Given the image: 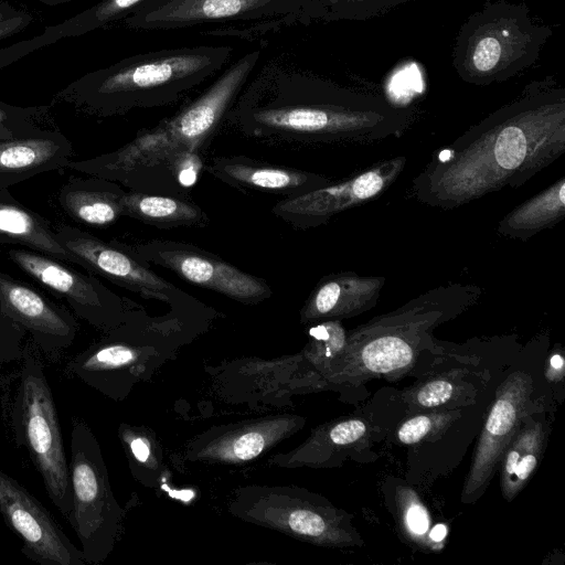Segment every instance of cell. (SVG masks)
Returning a JSON list of instances; mask_svg holds the SVG:
<instances>
[{"label":"cell","mask_w":565,"mask_h":565,"mask_svg":"<svg viewBox=\"0 0 565 565\" xmlns=\"http://www.w3.org/2000/svg\"><path fill=\"white\" fill-rule=\"evenodd\" d=\"M250 51L228 67L196 98L172 117L138 134L124 147L67 168L116 182L129 191L191 199L190 189L228 109L260 58Z\"/></svg>","instance_id":"3"},{"label":"cell","mask_w":565,"mask_h":565,"mask_svg":"<svg viewBox=\"0 0 565 565\" xmlns=\"http://www.w3.org/2000/svg\"><path fill=\"white\" fill-rule=\"evenodd\" d=\"M68 471L72 508L67 520L82 544L84 561L97 562L111 542L114 510L97 441L83 422H73Z\"/></svg>","instance_id":"7"},{"label":"cell","mask_w":565,"mask_h":565,"mask_svg":"<svg viewBox=\"0 0 565 565\" xmlns=\"http://www.w3.org/2000/svg\"><path fill=\"white\" fill-rule=\"evenodd\" d=\"M401 498L404 522L407 531L414 537H425L430 525V518L426 508L409 489L403 490Z\"/></svg>","instance_id":"25"},{"label":"cell","mask_w":565,"mask_h":565,"mask_svg":"<svg viewBox=\"0 0 565 565\" xmlns=\"http://www.w3.org/2000/svg\"><path fill=\"white\" fill-rule=\"evenodd\" d=\"M56 239L82 267L95 271L114 284L168 303L171 308H194L200 302L174 284L157 275L150 265L134 255L124 243L105 242L70 225L53 230Z\"/></svg>","instance_id":"8"},{"label":"cell","mask_w":565,"mask_h":565,"mask_svg":"<svg viewBox=\"0 0 565 565\" xmlns=\"http://www.w3.org/2000/svg\"><path fill=\"white\" fill-rule=\"evenodd\" d=\"M122 216L158 228L205 227L207 213L191 199L126 191L121 199Z\"/></svg>","instance_id":"21"},{"label":"cell","mask_w":565,"mask_h":565,"mask_svg":"<svg viewBox=\"0 0 565 565\" xmlns=\"http://www.w3.org/2000/svg\"><path fill=\"white\" fill-rule=\"evenodd\" d=\"M142 262L167 268L181 279L216 291L246 305H256L271 297L270 286L217 255L193 244L171 239H152L126 244Z\"/></svg>","instance_id":"9"},{"label":"cell","mask_w":565,"mask_h":565,"mask_svg":"<svg viewBox=\"0 0 565 565\" xmlns=\"http://www.w3.org/2000/svg\"><path fill=\"white\" fill-rule=\"evenodd\" d=\"M454 386L446 380L426 383L416 393V401L423 407H436L445 404L452 395Z\"/></svg>","instance_id":"31"},{"label":"cell","mask_w":565,"mask_h":565,"mask_svg":"<svg viewBox=\"0 0 565 565\" xmlns=\"http://www.w3.org/2000/svg\"><path fill=\"white\" fill-rule=\"evenodd\" d=\"M405 166L404 156L376 162L344 181L279 200L271 213L295 228L320 226L334 215L380 196L395 182Z\"/></svg>","instance_id":"11"},{"label":"cell","mask_w":565,"mask_h":565,"mask_svg":"<svg viewBox=\"0 0 565 565\" xmlns=\"http://www.w3.org/2000/svg\"><path fill=\"white\" fill-rule=\"evenodd\" d=\"M43 131L45 130L38 129L18 115L0 108V141L29 137Z\"/></svg>","instance_id":"29"},{"label":"cell","mask_w":565,"mask_h":565,"mask_svg":"<svg viewBox=\"0 0 565 565\" xmlns=\"http://www.w3.org/2000/svg\"><path fill=\"white\" fill-rule=\"evenodd\" d=\"M413 117L382 95L268 63L244 86L225 121L271 143L365 145L399 135Z\"/></svg>","instance_id":"2"},{"label":"cell","mask_w":565,"mask_h":565,"mask_svg":"<svg viewBox=\"0 0 565 565\" xmlns=\"http://www.w3.org/2000/svg\"><path fill=\"white\" fill-rule=\"evenodd\" d=\"M9 258L23 271L61 295L82 319L97 327L120 322L127 300L98 279L66 267L60 260L40 253L10 249Z\"/></svg>","instance_id":"13"},{"label":"cell","mask_w":565,"mask_h":565,"mask_svg":"<svg viewBox=\"0 0 565 565\" xmlns=\"http://www.w3.org/2000/svg\"><path fill=\"white\" fill-rule=\"evenodd\" d=\"M125 193L120 184L103 178L72 179L62 186L58 201L76 222L104 227L122 216Z\"/></svg>","instance_id":"19"},{"label":"cell","mask_w":565,"mask_h":565,"mask_svg":"<svg viewBox=\"0 0 565 565\" xmlns=\"http://www.w3.org/2000/svg\"><path fill=\"white\" fill-rule=\"evenodd\" d=\"M413 0H309L298 15V23L313 21H365L382 17Z\"/></svg>","instance_id":"24"},{"label":"cell","mask_w":565,"mask_h":565,"mask_svg":"<svg viewBox=\"0 0 565 565\" xmlns=\"http://www.w3.org/2000/svg\"><path fill=\"white\" fill-rule=\"evenodd\" d=\"M531 392L532 381L521 372L511 374L499 387L465 483L463 501L478 494L489 482L505 449L520 429Z\"/></svg>","instance_id":"14"},{"label":"cell","mask_w":565,"mask_h":565,"mask_svg":"<svg viewBox=\"0 0 565 565\" xmlns=\"http://www.w3.org/2000/svg\"><path fill=\"white\" fill-rule=\"evenodd\" d=\"M564 151L565 89L546 78L434 154L413 191L426 205L455 209L522 185Z\"/></svg>","instance_id":"1"},{"label":"cell","mask_w":565,"mask_h":565,"mask_svg":"<svg viewBox=\"0 0 565 565\" xmlns=\"http://www.w3.org/2000/svg\"><path fill=\"white\" fill-rule=\"evenodd\" d=\"M550 365H551V369L554 371V372H559L561 374H563V370H564V359L562 358V355L559 354H554L551 360H550Z\"/></svg>","instance_id":"35"},{"label":"cell","mask_w":565,"mask_h":565,"mask_svg":"<svg viewBox=\"0 0 565 565\" xmlns=\"http://www.w3.org/2000/svg\"><path fill=\"white\" fill-rule=\"evenodd\" d=\"M447 534V527L444 524H436L429 532L433 542H441Z\"/></svg>","instance_id":"34"},{"label":"cell","mask_w":565,"mask_h":565,"mask_svg":"<svg viewBox=\"0 0 565 565\" xmlns=\"http://www.w3.org/2000/svg\"><path fill=\"white\" fill-rule=\"evenodd\" d=\"M130 448L138 460L146 461L148 459L149 449L148 446L141 439H134L130 444Z\"/></svg>","instance_id":"33"},{"label":"cell","mask_w":565,"mask_h":565,"mask_svg":"<svg viewBox=\"0 0 565 565\" xmlns=\"http://www.w3.org/2000/svg\"><path fill=\"white\" fill-rule=\"evenodd\" d=\"M543 427L529 423L520 428L502 456L501 489L512 500L526 484L540 460L543 445Z\"/></svg>","instance_id":"23"},{"label":"cell","mask_w":565,"mask_h":565,"mask_svg":"<svg viewBox=\"0 0 565 565\" xmlns=\"http://www.w3.org/2000/svg\"><path fill=\"white\" fill-rule=\"evenodd\" d=\"M0 306L46 353L66 349L75 339L76 323L68 312L2 273Z\"/></svg>","instance_id":"15"},{"label":"cell","mask_w":565,"mask_h":565,"mask_svg":"<svg viewBox=\"0 0 565 565\" xmlns=\"http://www.w3.org/2000/svg\"><path fill=\"white\" fill-rule=\"evenodd\" d=\"M0 515L22 539L21 552L41 565H83L75 547L49 510L21 483L0 469Z\"/></svg>","instance_id":"12"},{"label":"cell","mask_w":565,"mask_h":565,"mask_svg":"<svg viewBox=\"0 0 565 565\" xmlns=\"http://www.w3.org/2000/svg\"><path fill=\"white\" fill-rule=\"evenodd\" d=\"M366 433L365 424L360 419H347L334 425L329 437L335 445H350L361 439Z\"/></svg>","instance_id":"32"},{"label":"cell","mask_w":565,"mask_h":565,"mask_svg":"<svg viewBox=\"0 0 565 565\" xmlns=\"http://www.w3.org/2000/svg\"><path fill=\"white\" fill-rule=\"evenodd\" d=\"M206 172L241 191L281 195L284 199L306 194L332 181L319 173L271 164L245 156L213 157Z\"/></svg>","instance_id":"16"},{"label":"cell","mask_w":565,"mask_h":565,"mask_svg":"<svg viewBox=\"0 0 565 565\" xmlns=\"http://www.w3.org/2000/svg\"><path fill=\"white\" fill-rule=\"evenodd\" d=\"M0 244H21L60 262L79 265L49 224L19 203L9 189H0Z\"/></svg>","instance_id":"20"},{"label":"cell","mask_w":565,"mask_h":565,"mask_svg":"<svg viewBox=\"0 0 565 565\" xmlns=\"http://www.w3.org/2000/svg\"><path fill=\"white\" fill-rule=\"evenodd\" d=\"M565 216V178L511 210L498 224L504 237L527 241L539 232L558 224Z\"/></svg>","instance_id":"22"},{"label":"cell","mask_w":565,"mask_h":565,"mask_svg":"<svg viewBox=\"0 0 565 565\" xmlns=\"http://www.w3.org/2000/svg\"><path fill=\"white\" fill-rule=\"evenodd\" d=\"M309 0H151L125 19L138 30H174L206 23L265 21L298 15Z\"/></svg>","instance_id":"10"},{"label":"cell","mask_w":565,"mask_h":565,"mask_svg":"<svg viewBox=\"0 0 565 565\" xmlns=\"http://www.w3.org/2000/svg\"><path fill=\"white\" fill-rule=\"evenodd\" d=\"M151 0H103L89 15V25L100 26L127 18Z\"/></svg>","instance_id":"26"},{"label":"cell","mask_w":565,"mask_h":565,"mask_svg":"<svg viewBox=\"0 0 565 565\" xmlns=\"http://www.w3.org/2000/svg\"><path fill=\"white\" fill-rule=\"evenodd\" d=\"M437 422L428 415L415 416L401 425L397 430L398 440L405 445L416 444L435 428Z\"/></svg>","instance_id":"30"},{"label":"cell","mask_w":565,"mask_h":565,"mask_svg":"<svg viewBox=\"0 0 565 565\" xmlns=\"http://www.w3.org/2000/svg\"><path fill=\"white\" fill-rule=\"evenodd\" d=\"M12 407L17 443L40 472L50 500L67 519L72 508L68 462L51 387L41 361L24 350Z\"/></svg>","instance_id":"6"},{"label":"cell","mask_w":565,"mask_h":565,"mask_svg":"<svg viewBox=\"0 0 565 565\" xmlns=\"http://www.w3.org/2000/svg\"><path fill=\"white\" fill-rule=\"evenodd\" d=\"M71 142L57 131L0 141V189L67 167Z\"/></svg>","instance_id":"18"},{"label":"cell","mask_w":565,"mask_h":565,"mask_svg":"<svg viewBox=\"0 0 565 565\" xmlns=\"http://www.w3.org/2000/svg\"><path fill=\"white\" fill-rule=\"evenodd\" d=\"M385 284L384 277L359 276L341 271L322 277L301 309V320L345 318L375 306Z\"/></svg>","instance_id":"17"},{"label":"cell","mask_w":565,"mask_h":565,"mask_svg":"<svg viewBox=\"0 0 565 565\" xmlns=\"http://www.w3.org/2000/svg\"><path fill=\"white\" fill-rule=\"evenodd\" d=\"M231 54L230 46L199 45L134 55L94 78L88 103L106 116L175 103L222 70Z\"/></svg>","instance_id":"4"},{"label":"cell","mask_w":565,"mask_h":565,"mask_svg":"<svg viewBox=\"0 0 565 565\" xmlns=\"http://www.w3.org/2000/svg\"><path fill=\"white\" fill-rule=\"evenodd\" d=\"M288 526L297 534L311 539H326L329 531L326 520L320 514L308 510L291 512Z\"/></svg>","instance_id":"27"},{"label":"cell","mask_w":565,"mask_h":565,"mask_svg":"<svg viewBox=\"0 0 565 565\" xmlns=\"http://www.w3.org/2000/svg\"><path fill=\"white\" fill-rule=\"evenodd\" d=\"M266 437L260 431L242 435L226 448V457L239 460L255 458L266 446Z\"/></svg>","instance_id":"28"},{"label":"cell","mask_w":565,"mask_h":565,"mask_svg":"<svg viewBox=\"0 0 565 565\" xmlns=\"http://www.w3.org/2000/svg\"><path fill=\"white\" fill-rule=\"evenodd\" d=\"M551 35L524 3L491 0L461 24L451 65L471 85L507 82L536 62Z\"/></svg>","instance_id":"5"}]
</instances>
